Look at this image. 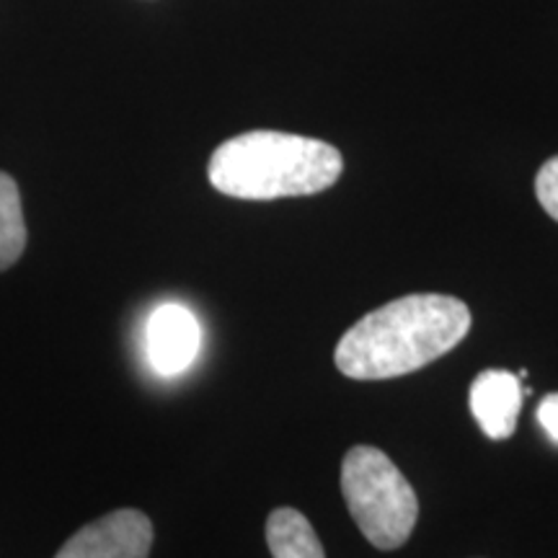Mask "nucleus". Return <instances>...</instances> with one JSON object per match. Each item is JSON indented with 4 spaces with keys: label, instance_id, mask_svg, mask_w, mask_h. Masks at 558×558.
I'll use <instances>...</instances> for the list:
<instances>
[{
    "label": "nucleus",
    "instance_id": "f257e3e1",
    "mask_svg": "<svg viewBox=\"0 0 558 558\" xmlns=\"http://www.w3.org/2000/svg\"><path fill=\"white\" fill-rule=\"evenodd\" d=\"M471 331V311L452 295H407L367 313L349 329L333 362L352 380H388L416 373L456 349Z\"/></svg>",
    "mask_w": 558,
    "mask_h": 558
},
{
    "label": "nucleus",
    "instance_id": "f03ea898",
    "mask_svg": "<svg viewBox=\"0 0 558 558\" xmlns=\"http://www.w3.org/2000/svg\"><path fill=\"white\" fill-rule=\"evenodd\" d=\"M344 160L324 140L254 130L226 140L209 158V184L235 199L311 197L333 186Z\"/></svg>",
    "mask_w": 558,
    "mask_h": 558
},
{
    "label": "nucleus",
    "instance_id": "7ed1b4c3",
    "mask_svg": "<svg viewBox=\"0 0 558 558\" xmlns=\"http://www.w3.org/2000/svg\"><path fill=\"white\" fill-rule=\"evenodd\" d=\"M341 494L362 535L380 550L401 548L414 533L418 499L386 452L357 445L341 463Z\"/></svg>",
    "mask_w": 558,
    "mask_h": 558
},
{
    "label": "nucleus",
    "instance_id": "20e7f679",
    "mask_svg": "<svg viewBox=\"0 0 558 558\" xmlns=\"http://www.w3.org/2000/svg\"><path fill=\"white\" fill-rule=\"evenodd\" d=\"M153 522L137 509H117L81 527L54 558H148Z\"/></svg>",
    "mask_w": 558,
    "mask_h": 558
},
{
    "label": "nucleus",
    "instance_id": "39448f33",
    "mask_svg": "<svg viewBox=\"0 0 558 558\" xmlns=\"http://www.w3.org/2000/svg\"><path fill=\"white\" fill-rule=\"evenodd\" d=\"M199 349V324L184 305H160L148 320V360L160 375H179Z\"/></svg>",
    "mask_w": 558,
    "mask_h": 558
},
{
    "label": "nucleus",
    "instance_id": "423d86ee",
    "mask_svg": "<svg viewBox=\"0 0 558 558\" xmlns=\"http://www.w3.org/2000/svg\"><path fill=\"white\" fill-rule=\"evenodd\" d=\"M522 386L507 369H484L471 386V411L478 427L492 439H507L518 429Z\"/></svg>",
    "mask_w": 558,
    "mask_h": 558
},
{
    "label": "nucleus",
    "instance_id": "0eeeda50",
    "mask_svg": "<svg viewBox=\"0 0 558 558\" xmlns=\"http://www.w3.org/2000/svg\"><path fill=\"white\" fill-rule=\"evenodd\" d=\"M267 546L271 558H326L308 518L292 507H279L269 514Z\"/></svg>",
    "mask_w": 558,
    "mask_h": 558
},
{
    "label": "nucleus",
    "instance_id": "6e6552de",
    "mask_svg": "<svg viewBox=\"0 0 558 558\" xmlns=\"http://www.w3.org/2000/svg\"><path fill=\"white\" fill-rule=\"evenodd\" d=\"M26 248V222L21 192L9 173L0 171V271L11 269Z\"/></svg>",
    "mask_w": 558,
    "mask_h": 558
},
{
    "label": "nucleus",
    "instance_id": "1a4fd4ad",
    "mask_svg": "<svg viewBox=\"0 0 558 558\" xmlns=\"http://www.w3.org/2000/svg\"><path fill=\"white\" fill-rule=\"evenodd\" d=\"M535 194L541 207L558 222V156L546 160L535 177Z\"/></svg>",
    "mask_w": 558,
    "mask_h": 558
},
{
    "label": "nucleus",
    "instance_id": "9d476101",
    "mask_svg": "<svg viewBox=\"0 0 558 558\" xmlns=\"http://www.w3.org/2000/svg\"><path fill=\"white\" fill-rule=\"evenodd\" d=\"M538 422L546 435L558 445V393H550L538 407Z\"/></svg>",
    "mask_w": 558,
    "mask_h": 558
}]
</instances>
